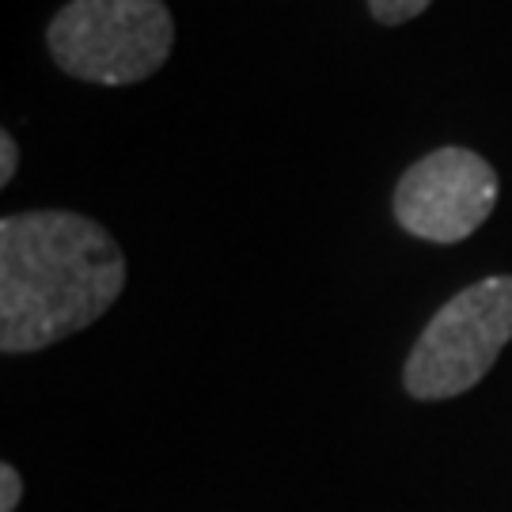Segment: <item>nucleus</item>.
Here are the masks:
<instances>
[{
	"label": "nucleus",
	"instance_id": "obj_1",
	"mask_svg": "<svg viewBox=\"0 0 512 512\" xmlns=\"http://www.w3.org/2000/svg\"><path fill=\"white\" fill-rule=\"evenodd\" d=\"M126 289V255L103 224L65 209L0 220V349L35 353L92 327Z\"/></svg>",
	"mask_w": 512,
	"mask_h": 512
},
{
	"label": "nucleus",
	"instance_id": "obj_2",
	"mask_svg": "<svg viewBox=\"0 0 512 512\" xmlns=\"http://www.w3.org/2000/svg\"><path fill=\"white\" fill-rule=\"evenodd\" d=\"M50 54L76 80L122 88L164 69L175 19L164 0H69L50 19Z\"/></svg>",
	"mask_w": 512,
	"mask_h": 512
},
{
	"label": "nucleus",
	"instance_id": "obj_3",
	"mask_svg": "<svg viewBox=\"0 0 512 512\" xmlns=\"http://www.w3.org/2000/svg\"><path fill=\"white\" fill-rule=\"evenodd\" d=\"M512 342V277L497 274L456 293L421 330L403 368L406 391L421 403L456 399L494 368Z\"/></svg>",
	"mask_w": 512,
	"mask_h": 512
},
{
	"label": "nucleus",
	"instance_id": "obj_4",
	"mask_svg": "<svg viewBox=\"0 0 512 512\" xmlns=\"http://www.w3.org/2000/svg\"><path fill=\"white\" fill-rule=\"evenodd\" d=\"M497 171L490 160L444 145L406 171L395 186V220L425 243H459L486 224L497 205Z\"/></svg>",
	"mask_w": 512,
	"mask_h": 512
},
{
	"label": "nucleus",
	"instance_id": "obj_5",
	"mask_svg": "<svg viewBox=\"0 0 512 512\" xmlns=\"http://www.w3.org/2000/svg\"><path fill=\"white\" fill-rule=\"evenodd\" d=\"M429 4L433 0H368V12H372L376 23H384V27H399L406 19L421 16Z\"/></svg>",
	"mask_w": 512,
	"mask_h": 512
},
{
	"label": "nucleus",
	"instance_id": "obj_6",
	"mask_svg": "<svg viewBox=\"0 0 512 512\" xmlns=\"http://www.w3.org/2000/svg\"><path fill=\"white\" fill-rule=\"evenodd\" d=\"M19 497H23V478L12 463L0 467V512H16Z\"/></svg>",
	"mask_w": 512,
	"mask_h": 512
},
{
	"label": "nucleus",
	"instance_id": "obj_7",
	"mask_svg": "<svg viewBox=\"0 0 512 512\" xmlns=\"http://www.w3.org/2000/svg\"><path fill=\"white\" fill-rule=\"evenodd\" d=\"M16 167H19L16 137L4 129V133H0V186H8L12 179H16Z\"/></svg>",
	"mask_w": 512,
	"mask_h": 512
}]
</instances>
